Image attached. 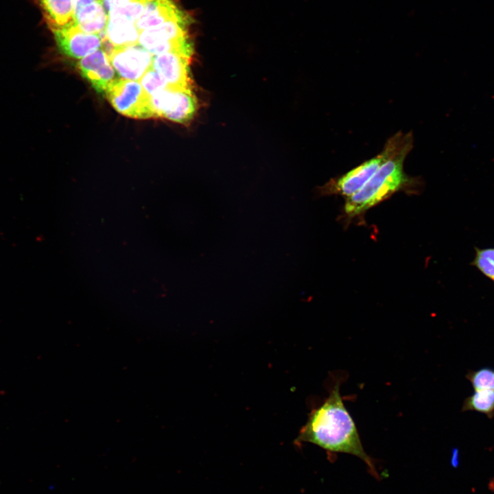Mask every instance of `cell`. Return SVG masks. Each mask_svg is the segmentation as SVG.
Instances as JSON below:
<instances>
[{"instance_id": "52a82bcc", "label": "cell", "mask_w": 494, "mask_h": 494, "mask_svg": "<svg viewBox=\"0 0 494 494\" xmlns=\"http://www.w3.org/2000/svg\"><path fill=\"white\" fill-rule=\"evenodd\" d=\"M51 30L59 51L68 57L82 59L102 48L100 35L82 31L73 21Z\"/></svg>"}, {"instance_id": "277c9868", "label": "cell", "mask_w": 494, "mask_h": 494, "mask_svg": "<svg viewBox=\"0 0 494 494\" xmlns=\"http://www.w3.org/2000/svg\"><path fill=\"white\" fill-rule=\"evenodd\" d=\"M193 20L187 12L156 27L140 32L138 44L153 56L176 52L193 56L189 27Z\"/></svg>"}, {"instance_id": "8fae6325", "label": "cell", "mask_w": 494, "mask_h": 494, "mask_svg": "<svg viewBox=\"0 0 494 494\" xmlns=\"http://www.w3.org/2000/svg\"><path fill=\"white\" fill-rule=\"evenodd\" d=\"M73 21L82 31L101 35L105 32L108 14L99 1L74 0Z\"/></svg>"}, {"instance_id": "ba28073f", "label": "cell", "mask_w": 494, "mask_h": 494, "mask_svg": "<svg viewBox=\"0 0 494 494\" xmlns=\"http://www.w3.org/2000/svg\"><path fill=\"white\" fill-rule=\"evenodd\" d=\"M108 57L121 78L139 81L152 69L154 56L137 44L114 48Z\"/></svg>"}, {"instance_id": "4fadbf2b", "label": "cell", "mask_w": 494, "mask_h": 494, "mask_svg": "<svg viewBox=\"0 0 494 494\" xmlns=\"http://www.w3.org/2000/svg\"><path fill=\"white\" fill-rule=\"evenodd\" d=\"M139 35L136 23L118 16H108L105 37L115 48L138 44Z\"/></svg>"}, {"instance_id": "8992f818", "label": "cell", "mask_w": 494, "mask_h": 494, "mask_svg": "<svg viewBox=\"0 0 494 494\" xmlns=\"http://www.w3.org/2000/svg\"><path fill=\"white\" fill-rule=\"evenodd\" d=\"M150 101L153 117L180 124L189 121L197 109L192 89L169 87L150 95Z\"/></svg>"}, {"instance_id": "7c38bea8", "label": "cell", "mask_w": 494, "mask_h": 494, "mask_svg": "<svg viewBox=\"0 0 494 494\" xmlns=\"http://www.w3.org/2000/svg\"><path fill=\"white\" fill-rule=\"evenodd\" d=\"M185 12L172 0H145L143 11L136 25L141 32L177 18Z\"/></svg>"}, {"instance_id": "9a60e30c", "label": "cell", "mask_w": 494, "mask_h": 494, "mask_svg": "<svg viewBox=\"0 0 494 494\" xmlns=\"http://www.w3.org/2000/svg\"><path fill=\"white\" fill-rule=\"evenodd\" d=\"M466 410L490 414L494 411V390H475L464 405Z\"/></svg>"}, {"instance_id": "7a4b0ae2", "label": "cell", "mask_w": 494, "mask_h": 494, "mask_svg": "<svg viewBox=\"0 0 494 494\" xmlns=\"http://www.w3.org/2000/svg\"><path fill=\"white\" fill-rule=\"evenodd\" d=\"M413 147H408L384 163L364 186L345 202L346 214L352 217L416 183L406 174L403 163Z\"/></svg>"}, {"instance_id": "5bb4252c", "label": "cell", "mask_w": 494, "mask_h": 494, "mask_svg": "<svg viewBox=\"0 0 494 494\" xmlns=\"http://www.w3.org/2000/svg\"><path fill=\"white\" fill-rule=\"evenodd\" d=\"M51 30L62 27L73 21L74 0H39Z\"/></svg>"}, {"instance_id": "6da1fadb", "label": "cell", "mask_w": 494, "mask_h": 494, "mask_svg": "<svg viewBox=\"0 0 494 494\" xmlns=\"http://www.w3.org/2000/svg\"><path fill=\"white\" fill-rule=\"evenodd\" d=\"M339 386L336 384L325 402L311 412L295 443H310L329 451L352 454L362 459L377 475L355 422L343 403Z\"/></svg>"}, {"instance_id": "2e32d148", "label": "cell", "mask_w": 494, "mask_h": 494, "mask_svg": "<svg viewBox=\"0 0 494 494\" xmlns=\"http://www.w3.org/2000/svg\"><path fill=\"white\" fill-rule=\"evenodd\" d=\"M475 257L470 265L475 267L484 276L494 283V248L474 247Z\"/></svg>"}, {"instance_id": "ffe728a7", "label": "cell", "mask_w": 494, "mask_h": 494, "mask_svg": "<svg viewBox=\"0 0 494 494\" xmlns=\"http://www.w3.org/2000/svg\"><path fill=\"white\" fill-rule=\"evenodd\" d=\"M97 1H101L102 0H97Z\"/></svg>"}, {"instance_id": "ac0fdd59", "label": "cell", "mask_w": 494, "mask_h": 494, "mask_svg": "<svg viewBox=\"0 0 494 494\" xmlns=\"http://www.w3.org/2000/svg\"><path fill=\"white\" fill-rule=\"evenodd\" d=\"M474 390H494V370L483 368L468 377Z\"/></svg>"}, {"instance_id": "3957f363", "label": "cell", "mask_w": 494, "mask_h": 494, "mask_svg": "<svg viewBox=\"0 0 494 494\" xmlns=\"http://www.w3.org/2000/svg\"><path fill=\"white\" fill-rule=\"evenodd\" d=\"M413 143L412 132H397L388 139L380 153L345 174L330 180L324 186L318 188V193L320 196L339 194L346 198L352 196L364 186L384 163L402 150L413 147Z\"/></svg>"}, {"instance_id": "5b68a950", "label": "cell", "mask_w": 494, "mask_h": 494, "mask_svg": "<svg viewBox=\"0 0 494 494\" xmlns=\"http://www.w3.org/2000/svg\"><path fill=\"white\" fill-rule=\"evenodd\" d=\"M104 94L113 107L122 115L134 119L153 117L150 95L139 81L115 78Z\"/></svg>"}, {"instance_id": "9c48e42d", "label": "cell", "mask_w": 494, "mask_h": 494, "mask_svg": "<svg viewBox=\"0 0 494 494\" xmlns=\"http://www.w3.org/2000/svg\"><path fill=\"white\" fill-rule=\"evenodd\" d=\"M192 56L169 52L154 56L152 68L172 88L192 89L189 63Z\"/></svg>"}, {"instance_id": "30bf717a", "label": "cell", "mask_w": 494, "mask_h": 494, "mask_svg": "<svg viewBox=\"0 0 494 494\" xmlns=\"http://www.w3.org/2000/svg\"><path fill=\"white\" fill-rule=\"evenodd\" d=\"M78 68L82 75L99 93H104L115 79V69L106 52L99 49L80 59Z\"/></svg>"}, {"instance_id": "e0dca14e", "label": "cell", "mask_w": 494, "mask_h": 494, "mask_svg": "<svg viewBox=\"0 0 494 494\" xmlns=\"http://www.w3.org/2000/svg\"><path fill=\"white\" fill-rule=\"evenodd\" d=\"M142 87L150 95L171 87L165 80L152 68L148 70L139 80Z\"/></svg>"}, {"instance_id": "d6986e66", "label": "cell", "mask_w": 494, "mask_h": 494, "mask_svg": "<svg viewBox=\"0 0 494 494\" xmlns=\"http://www.w3.org/2000/svg\"><path fill=\"white\" fill-rule=\"evenodd\" d=\"M135 0H102L103 7L107 14L111 10L123 7Z\"/></svg>"}]
</instances>
